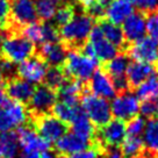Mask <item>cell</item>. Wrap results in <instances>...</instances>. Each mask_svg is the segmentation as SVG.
Wrapping results in <instances>:
<instances>
[{
  "mask_svg": "<svg viewBox=\"0 0 158 158\" xmlns=\"http://www.w3.org/2000/svg\"><path fill=\"white\" fill-rule=\"evenodd\" d=\"M94 20L89 14L73 16L70 22L58 29L59 41L68 50H80L87 42L89 35L93 28Z\"/></svg>",
  "mask_w": 158,
  "mask_h": 158,
  "instance_id": "1",
  "label": "cell"
},
{
  "mask_svg": "<svg viewBox=\"0 0 158 158\" xmlns=\"http://www.w3.org/2000/svg\"><path fill=\"white\" fill-rule=\"evenodd\" d=\"M36 52L35 45L29 40L25 39L18 31L4 30L0 43V55L13 63H21L33 57Z\"/></svg>",
  "mask_w": 158,
  "mask_h": 158,
  "instance_id": "2",
  "label": "cell"
},
{
  "mask_svg": "<svg viewBox=\"0 0 158 158\" xmlns=\"http://www.w3.org/2000/svg\"><path fill=\"white\" fill-rule=\"evenodd\" d=\"M27 118L28 114L23 104L12 100L5 89L0 87V133L20 128Z\"/></svg>",
  "mask_w": 158,
  "mask_h": 158,
  "instance_id": "3",
  "label": "cell"
},
{
  "mask_svg": "<svg viewBox=\"0 0 158 158\" xmlns=\"http://www.w3.org/2000/svg\"><path fill=\"white\" fill-rule=\"evenodd\" d=\"M66 76L81 83L89 80L98 69V60L83 54L80 50H68L63 64Z\"/></svg>",
  "mask_w": 158,
  "mask_h": 158,
  "instance_id": "4",
  "label": "cell"
},
{
  "mask_svg": "<svg viewBox=\"0 0 158 158\" xmlns=\"http://www.w3.org/2000/svg\"><path fill=\"white\" fill-rule=\"evenodd\" d=\"M81 108L93 124L102 127L112 120V110L108 100L92 93L84 94L81 98Z\"/></svg>",
  "mask_w": 158,
  "mask_h": 158,
  "instance_id": "5",
  "label": "cell"
},
{
  "mask_svg": "<svg viewBox=\"0 0 158 158\" xmlns=\"http://www.w3.org/2000/svg\"><path fill=\"white\" fill-rule=\"evenodd\" d=\"M39 21L33 0H10V23L6 30L18 31L23 26Z\"/></svg>",
  "mask_w": 158,
  "mask_h": 158,
  "instance_id": "6",
  "label": "cell"
},
{
  "mask_svg": "<svg viewBox=\"0 0 158 158\" xmlns=\"http://www.w3.org/2000/svg\"><path fill=\"white\" fill-rule=\"evenodd\" d=\"M126 51L129 58L136 62L151 65L158 64V41L150 36H144L134 43H129Z\"/></svg>",
  "mask_w": 158,
  "mask_h": 158,
  "instance_id": "7",
  "label": "cell"
},
{
  "mask_svg": "<svg viewBox=\"0 0 158 158\" xmlns=\"http://www.w3.org/2000/svg\"><path fill=\"white\" fill-rule=\"evenodd\" d=\"M139 99L136 94L124 91L115 95L110 104L112 115L118 120L129 121L130 118L137 116L139 113Z\"/></svg>",
  "mask_w": 158,
  "mask_h": 158,
  "instance_id": "8",
  "label": "cell"
},
{
  "mask_svg": "<svg viewBox=\"0 0 158 158\" xmlns=\"http://www.w3.org/2000/svg\"><path fill=\"white\" fill-rule=\"evenodd\" d=\"M48 71V64L37 55L21 62L16 68V74L19 78L27 80L30 84H41L45 78Z\"/></svg>",
  "mask_w": 158,
  "mask_h": 158,
  "instance_id": "9",
  "label": "cell"
},
{
  "mask_svg": "<svg viewBox=\"0 0 158 158\" xmlns=\"http://www.w3.org/2000/svg\"><path fill=\"white\" fill-rule=\"evenodd\" d=\"M36 131L48 143H56L66 133V124L55 115H40L36 118Z\"/></svg>",
  "mask_w": 158,
  "mask_h": 158,
  "instance_id": "10",
  "label": "cell"
},
{
  "mask_svg": "<svg viewBox=\"0 0 158 158\" xmlns=\"http://www.w3.org/2000/svg\"><path fill=\"white\" fill-rule=\"evenodd\" d=\"M87 42L92 47L95 59L98 62L106 63V62L110 60L112 58H114L118 54V49L115 48L109 41L106 40V37L104 36L99 26L92 28V30H91V33L89 35Z\"/></svg>",
  "mask_w": 158,
  "mask_h": 158,
  "instance_id": "11",
  "label": "cell"
},
{
  "mask_svg": "<svg viewBox=\"0 0 158 158\" xmlns=\"http://www.w3.org/2000/svg\"><path fill=\"white\" fill-rule=\"evenodd\" d=\"M16 135H18L20 149L25 152V155L39 153L50 148V143H48L35 129L30 127L20 128Z\"/></svg>",
  "mask_w": 158,
  "mask_h": 158,
  "instance_id": "12",
  "label": "cell"
},
{
  "mask_svg": "<svg viewBox=\"0 0 158 158\" xmlns=\"http://www.w3.org/2000/svg\"><path fill=\"white\" fill-rule=\"evenodd\" d=\"M57 100L56 91L48 87L47 85L39 86L34 89V93L29 100L31 112L37 115H43L52 109Z\"/></svg>",
  "mask_w": 158,
  "mask_h": 158,
  "instance_id": "13",
  "label": "cell"
},
{
  "mask_svg": "<svg viewBox=\"0 0 158 158\" xmlns=\"http://www.w3.org/2000/svg\"><path fill=\"white\" fill-rule=\"evenodd\" d=\"M126 136L127 131H126L124 121L118 118L108 121L105 126H102V129L99 133V139L101 142V145L104 144L105 147L109 148L122 144Z\"/></svg>",
  "mask_w": 158,
  "mask_h": 158,
  "instance_id": "14",
  "label": "cell"
},
{
  "mask_svg": "<svg viewBox=\"0 0 158 158\" xmlns=\"http://www.w3.org/2000/svg\"><path fill=\"white\" fill-rule=\"evenodd\" d=\"M89 89L92 94L106 100L113 99L116 95V89L113 84V80L101 69L97 70L89 78Z\"/></svg>",
  "mask_w": 158,
  "mask_h": 158,
  "instance_id": "15",
  "label": "cell"
},
{
  "mask_svg": "<svg viewBox=\"0 0 158 158\" xmlns=\"http://www.w3.org/2000/svg\"><path fill=\"white\" fill-rule=\"evenodd\" d=\"M122 31L128 44L144 37L147 28H145V16L143 13L134 12L131 15H129L122 23Z\"/></svg>",
  "mask_w": 158,
  "mask_h": 158,
  "instance_id": "16",
  "label": "cell"
},
{
  "mask_svg": "<svg viewBox=\"0 0 158 158\" xmlns=\"http://www.w3.org/2000/svg\"><path fill=\"white\" fill-rule=\"evenodd\" d=\"M34 86L22 78L7 79L5 85V92L12 100L25 104L28 102L34 93Z\"/></svg>",
  "mask_w": 158,
  "mask_h": 158,
  "instance_id": "17",
  "label": "cell"
},
{
  "mask_svg": "<svg viewBox=\"0 0 158 158\" xmlns=\"http://www.w3.org/2000/svg\"><path fill=\"white\" fill-rule=\"evenodd\" d=\"M37 56L51 66H63L66 58V49L62 43L45 42L40 45Z\"/></svg>",
  "mask_w": 158,
  "mask_h": 158,
  "instance_id": "18",
  "label": "cell"
},
{
  "mask_svg": "<svg viewBox=\"0 0 158 158\" xmlns=\"http://www.w3.org/2000/svg\"><path fill=\"white\" fill-rule=\"evenodd\" d=\"M89 143H91L89 141L80 137L73 131H71V133H65L56 142V149L59 153L70 156V155L80 152L85 149H87Z\"/></svg>",
  "mask_w": 158,
  "mask_h": 158,
  "instance_id": "19",
  "label": "cell"
},
{
  "mask_svg": "<svg viewBox=\"0 0 158 158\" xmlns=\"http://www.w3.org/2000/svg\"><path fill=\"white\" fill-rule=\"evenodd\" d=\"M133 13L134 4L131 0H113L105 12V19L118 26Z\"/></svg>",
  "mask_w": 158,
  "mask_h": 158,
  "instance_id": "20",
  "label": "cell"
},
{
  "mask_svg": "<svg viewBox=\"0 0 158 158\" xmlns=\"http://www.w3.org/2000/svg\"><path fill=\"white\" fill-rule=\"evenodd\" d=\"M155 73H156V70L153 65L134 60L131 63H129L127 68L126 78L129 86L137 87L138 85H141L144 80H147L149 77H151Z\"/></svg>",
  "mask_w": 158,
  "mask_h": 158,
  "instance_id": "21",
  "label": "cell"
},
{
  "mask_svg": "<svg viewBox=\"0 0 158 158\" xmlns=\"http://www.w3.org/2000/svg\"><path fill=\"white\" fill-rule=\"evenodd\" d=\"M97 22H98V26L100 27V29H101L102 34H104V36L106 37L107 41H109L118 50L127 49L128 43L126 41L122 28H120L118 25H114L112 22L107 21L105 18L98 20Z\"/></svg>",
  "mask_w": 158,
  "mask_h": 158,
  "instance_id": "22",
  "label": "cell"
},
{
  "mask_svg": "<svg viewBox=\"0 0 158 158\" xmlns=\"http://www.w3.org/2000/svg\"><path fill=\"white\" fill-rule=\"evenodd\" d=\"M83 83L79 80H65L64 84L58 89L59 100L71 105H78V99L83 93Z\"/></svg>",
  "mask_w": 158,
  "mask_h": 158,
  "instance_id": "23",
  "label": "cell"
},
{
  "mask_svg": "<svg viewBox=\"0 0 158 158\" xmlns=\"http://www.w3.org/2000/svg\"><path fill=\"white\" fill-rule=\"evenodd\" d=\"M142 135L144 148L152 157L158 158V120H149Z\"/></svg>",
  "mask_w": 158,
  "mask_h": 158,
  "instance_id": "24",
  "label": "cell"
},
{
  "mask_svg": "<svg viewBox=\"0 0 158 158\" xmlns=\"http://www.w3.org/2000/svg\"><path fill=\"white\" fill-rule=\"evenodd\" d=\"M18 135L13 131L0 133V158H15L19 155Z\"/></svg>",
  "mask_w": 158,
  "mask_h": 158,
  "instance_id": "25",
  "label": "cell"
},
{
  "mask_svg": "<svg viewBox=\"0 0 158 158\" xmlns=\"http://www.w3.org/2000/svg\"><path fill=\"white\" fill-rule=\"evenodd\" d=\"M129 57L127 54H118L114 58L106 62L104 64V71L112 79L120 78L126 76V71L128 68Z\"/></svg>",
  "mask_w": 158,
  "mask_h": 158,
  "instance_id": "26",
  "label": "cell"
},
{
  "mask_svg": "<svg viewBox=\"0 0 158 158\" xmlns=\"http://www.w3.org/2000/svg\"><path fill=\"white\" fill-rule=\"evenodd\" d=\"M71 124H72V131L74 134H77L78 136L87 139L89 142L92 141V138L94 137V134H95L94 124L85 115L84 112H79L77 114V116L71 121Z\"/></svg>",
  "mask_w": 158,
  "mask_h": 158,
  "instance_id": "27",
  "label": "cell"
},
{
  "mask_svg": "<svg viewBox=\"0 0 158 158\" xmlns=\"http://www.w3.org/2000/svg\"><path fill=\"white\" fill-rule=\"evenodd\" d=\"M35 10L40 21H47L54 18L56 10L64 0H35Z\"/></svg>",
  "mask_w": 158,
  "mask_h": 158,
  "instance_id": "28",
  "label": "cell"
},
{
  "mask_svg": "<svg viewBox=\"0 0 158 158\" xmlns=\"http://www.w3.org/2000/svg\"><path fill=\"white\" fill-rule=\"evenodd\" d=\"M136 95L142 100H158V74H152L136 87Z\"/></svg>",
  "mask_w": 158,
  "mask_h": 158,
  "instance_id": "29",
  "label": "cell"
},
{
  "mask_svg": "<svg viewBox=\"0 0 158 158\" xmlns=\"http://www.w3.org/2000/svg\"><path fill=\"white\" fill-rule=\"evenodd\" d=\"M19 33L25 39L29 40L33 43L42 44L44 42V29H43V21H35L31 23L23 26Z\"/></svg>",
  "mask_w": 158,
  "mask_h": 158,
  "instance_id": "30",
  "label": "cell"
},
{
  "mask_svg": "<svg viewBox=\"0 0 158 158\" xmlns=\"http://www.w3.org/2000/svg\"><path fill=\"white\" fill-rule=\"evenodd\" d=\"M52 112L55 116L62 120L63 122H71L80 112V109L78 105H71L59 100V101H56V104L54 105Z\"/></svg>",
  "mask_w": 158,
  "mask_h": 158,
  "instance_id": "31",
  "label": "cell"
},
{
  "mask_svg": "<svg viewBox=\"0 0 158 158\" xmlns=\"http://www.w3.org/2000/svg\"><path fill=\"white\" fill-rule=\"evenodd\" d=\"M144 145L142 138L138 136H126L122 142L121 151L124 157L127 158H138L143 151Z\"/></svg>",
  "mask_w": 158,
  "mask_h": 158,
  "instance_id": "32",
  "label": "cell"
},
{
  "mask_svg": "<svg viewBox=\"0 0 158 158\" xmlns=\"http://www.w3.org/2000/svg\"><path fill=\"white\" fill-rule=\"evenodd\" d=\"M66 73H65L63 66H51L48 69L45 78L43 81H45V85L52 89H58L66 80Z\"/></svg>",
  "mask_w": 158,
  "mask_h": 158,
  "instance_id": "33",
  "label": "cell"
},
{
  "mask_svg": "<svg viewBox=\"0 0 158 158\" xmlns=\"http://www.w3.org/2000/svg\"><path fill=\"white\" fill-rule=\"evenodd\" d=\"M74 16V6L70 2H64L58 7L56 10L54 18H52V25L59 29L60 27L66 25L68 22L71 21V19Z\"/></svg>",
  "mask_w": 158,
  "mask_h": 158,
  "instance_id": "34",
  "label": "cell"
},
{
  "mask_svg": "<svg viewBox=\"0 0 158 158\" xmlns=\"http://www.w3.org/2000/svg\"><path fill=\"white\" fill-rule=\"evenodd\" d=\"M145 120L143 116H135V118L129 120L128 124L126 126V131L127 136H138L141 137V135L143 134L144 128H145Z\"/></svg>",
  "mask_w": 158,
  "mask_h": 158,
  "instance_id": "35",
  "label": "cell"
},
{
  "mask_svg": "<svg viewBox=\"0 0 158 158\" xmlns=\"http://www.w3.org/2000/svg\"><path fill=\"white\" fill-rule=\"evenodd\" d=\"M145 28L149 36L158 41V10L148 13L145 18Z\"/></svg>",
  "mask_w": 158,
  "mask_h": 158,
  "instance_id": "36",
  "label": "cell"
},
{
  "mask_svg": "<svg viewBox=\"0 0 158 158\" xmlns=\"http://www.w3.org/2000/svg\"><path fill=\"white\" fill-rule=\"evenodd\" d=\"M139 113L143 118H151L158 114V100H143L139 104Z\"/></svg>",
  "mask_w": 158,
  "mask_h": 158,
  "instance_id": "37",
  "label": "cell"
},
{
  "mask_svg": "<svg viewBox=\"0 0 158 158\" xmlns=\"http://www.w3.org/2000/svg\"><path fill=\"white\" fill-rule=\"evenodd\" d=\"M10 0H0V28L6 30L10 23Z\"/></svg>",
  "mask_w": 158,
  "mask_h": 158,
  "instance_id": "38",
  "label": "cell"
},
{
  "mask_svg": "<svg viewBox=\"0 0 158 158\" xmlns=\"http://www.w3.org/2000/svg\"><path fill=\"white\" fill-rule=\"evenodd\" d=\"M0 72L2 73L4 78H13V74L16 72L15 63H13L12 60L5 58V57H2L0 55Z\"/></svg>",
  "mask_w": 158,
  "mask_h": 158,
  "instance_id": "39",
  "label": "cell"
},
{
  "mask_svg": "<svg viewBox=\"0 0 158 158\" xmlns=\"http://www.w3.org/2000/svg\"><path fill=\"white\" fill-rule=\"evenodd\" d=\"M133 4L142 13H150L158 10V0H133Z\"/></svg>",
  "mask_w": 158,
  "mask_h": 158,
  "instance_id": "40",
  "label": "cell"
},
{
  "mask_svg": "<svg viewBox=\"0 0 158 158\" xmlns=\"http://www.w3.org/2000/svg\"><path fill=\"white\" fill-rule=\"evenodd\" d=\"M65 158H99V151L98 149H85L83 151L77 153H73V155H70V156H66Z\"/></svg>",
  "mask_w": 158,
  "mask_h": 158,
  "instance_id": "41",
  "label": "cell"
},
{
  "mask_svg": "<svg viewBox=\"0 0 158 158\" xmlns=\"http://www.w3.org/2000/svg\"><path fill=\"white\" fill-rule=\"evenodd\" d=\"M106 158H124V156L120 149H118L116 147H110L109 149H107Z\"/></svg>",
  "mask_w": 158,
  "mask_h": 158,
  "instance_id": "42",
  "label": "cell"
},
{
  "mask_svg": "<svg viewBox=\"0 0 158 158\" xmlns=\"http://www.w3.org/2000/svg\"><path fill=\"white\" fill-rule=\"evenodd\" d=\"M40 158H59V156L55 152V151L48 149V150H45V151H42V152H41Z\"/></svg>",
  "mask_w": 158,
  "mask_h": 158,
  "instance_id": "43",
  "label": "cell"
},
{
  "mask_svg": "<svg viewBox=\"0 0 158 158\" xmlns=\"http://www.w3.org/2000/svg\"><path fill=\"white\" fill-rule=\"evenodd\" d=\"M77 1H78L79 5L81 6V8H83L84 10H89V7L93 5L95 0H77Z\"/></svg>",
  "mask_w": 158,
  "mask_h": 158,
  "instance_id": "44",
  "label": "cell"
},
{
  "mask_svg": "<svg viewBox=\"0 0 158 158\" xmlns=\"http://www.w3.org/2000/svg\"><path fill=\"white\" fill-rule=\"evenodd\" d=\"M25 158H40L39 153H28V155H26Z\"/></svg>",
  "mask_w": 158,
  "mask_h": 158,
  "instance_id": "45",
  "label": "cell"
},
{
  "mask_svg": "<svg viewBox=\"0 0 158 158\" xmlns=\"http://www.w3.org/2000/svg\"><path fill=\"white\" fill-rule=\"evenodd\" d=\"M4 76H2V73H1V72H0V85L2 84V83H4Z\"/></svg>",
  "mask_w": 158,
  "mask_h": 158,
  "instance_id": "46",
  "label": "cell"
},
{
  "mask_svg": "<svg viewBox=\"0 0 158 158\" xmlns=\"http://www.w3.org/2000/svg\"><path fill=\"white\" fill-rule=\"evenodd\" d=\"M2 36H4V30L0 28V43H1V40H2Z\"/></svg>",
  "mask_w": 158,
  "mask_h": 158,
  "instance_id": "47",
  "label": "cell"
},
{
  "mask_svg": "<svg viewBox=\"0 0 158 158\" xmlns=\"http://www.w3.org/2000/svg\"><path fill=\"white\" fill-rule=\"evenodd\" d=\"M131 1H133V0H131Z\"/></svg>",
  "mask_w": 158,
  "mask_h": 158,
  "instance_id": "48",
  "label": "cell"
},
{
  "mask_svg": "<svg viewBox=\"0 0 158 158\" xmlns=\"http://www.w3.org/2000/svg\"><path fill=\"white\" fill-rule=\"evenodd\" d=\"M157 115H158V114H157Z\"/></svg>",
  "mask_w": 158,
  "mask_h": 158,
  "instance_id": "49",
  "label": "cell"
}]
</instances>
